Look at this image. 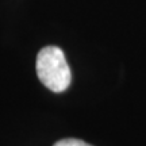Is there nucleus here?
<instances>
[{"mask_svg": "<svg viewBox=\"0 0 146 146\" xmlns=\"http://www.w3.org/2000/svg\"><path fill=\"white\" fill-rule=\"evenodd\" d=\"M36 74L41 83L53 92H64L72 81L65 54L57 46H46L38 53Z\"/></svg>", "mask_w": 146, "mask_h": 146, "instance_id": "1", "label": "nucleus"}, {"mask_svg": "<svg viewBox=\"0 0 146 146\" xmlns=\"http://www.w3.org/2000/svg\"><path fill=\"white\" fill-rule=\"evenodd\" d=\"M54 146H91L87 142L80 141V139H74V138H68V139H61L57 143H54Z\"/></svg>", "mask_w": 146, "mask_h": 146, "instance_id": "2", "label": "nucleus"}]
</instances>
